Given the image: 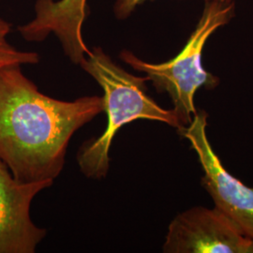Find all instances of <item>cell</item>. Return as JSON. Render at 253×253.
<instances>
[{"label": "cell", "instance_id": "1", "mask_svg": "<svg viewBox=\"0 0 253 253\" xmlns=\"http://www.w3.org/2000/svg\"><path fill=\"white\" fill-rule=\"evenodd\" d=\"M21 67L0 69V161L20 182H54L73 134L104 112L103 98L56 100L39 90Z\"/></svg>", "mask_w": 253, "mask_h": 253}, {"label": "cell", "instance_id": "3", "mask_svg": "<svg viewBox=\"0 0 253 253\" xmlns=\"http://www.w3.org/2000/svg\"><path fill=\"white\" fill-rule=\"evenodd\" d=\"M235 15L233 0H209L198 25L180 53L172 59L161 64L145 62L127 50L120 58L135 71L145 73L159 93H167L173 104V111L181 126H188L197 111L194 96L201 87L213 89L218 79L208 73L202 65L203 50L217 28L228 24Z\"/></svg>", "mask_w": 253, "mask_h": 253}, {"label": "cell", "instance_id": "9", "mask_svg": "<svg viewBox=\"0 0 253 253\" xmlns=\"http://www.w3.org/2000/svg\"><path fill=\"white\" fill-rule=\"evenodd\" d=\"M148 0H117L114 10L118 19H126L135 10L138 6Z\"/></svg>", "mask_w": 253, "mask_h": 253}, {"label": "cell", "instance_id": "10", "mask_svg": "<svg viewBox=\"0 0 253 253\" xmlns=\"http://www.w3.org/2000/svg\"><path fill=\"white\" fill-rule=\"evenodd\" d=\"M206 1H209V0H206Z\"/></svg>", "mask_w": 253, "mask_h": 253}, {"label": "cell", "instance_id": "2", "mask_svg": "<svg viewBox=\"0 0 253 253\" xmlns=\"http://www.w3.org/2000/svg\"><path fill=\"white\" fill-rule=\"evenodd\" d=\"M103 90L104 112L107 116L105 130L82 145L77 163L84 175L102 179L110 169V149L119 129L138 119L163 122L176 129L181 125L173 110L163 109L148 96L147 77L127 73L116 63L100 47H95L80 64Z\"/></svg>", "mask_w": 253, "mask_h": 253}, {"label": "cell", "instance_id": "6", "mask_svg": "<svg viewBox=\"0 0 253 253\" xmlns=\"http://www.w3.org/2000/svg\"><path fill=\"white\" fill-rule=\"evenodd\" d=\"M54 182L23 183L0 161V253H34L47 235L30 217L37 194Z\"/></svg>", "mask_w": 253, "mask_h": 253}, {"label": "cell", "instance_id": "5", "mask_svg": "<svg viewBox=\"0 0 253 253\" xmlns=\"http://www.w3.org/2000/svg\"><path fill=\"white\" fill-rule=\"evenodd\" d=\"M165 253H253V238L217 208L195 207L174 217Z\"/></svg>", "mask_w": 253, "mask_h": 253}, {"label": "cell", "instance_id": "7", "mask_svg": "<svg viewBox=\"0 0 253 253\" xmlns=\"http://www.w3.org/2000/svg\"><path fill=\"white\" fill-rule=\"evenodd\" d=\"M87 2L88 0H37L35 18L19 27V32L28 42H42L50 34H54L70 60L80 65L90 52L82 35L83 25L87 16Z\"/></svg>", "mask_w": 253, "mask_h": 253}, {"label": "cell", "instance_id": "8", "mask_svg": "<svg viewBox=\"0 0 253 253\" xmlns=\"http://www.w3.org/2000/svg\"><path fill=\"white\" fill-rule=\"evenodd\" d=\"M11 27L0 17V69L9 66H23L39 63L40 55L35 52L21 51L9 43L8 36Z\"/></svg>", "mask_w": 253, "mask_h": 253}, {"label": "cell", "instance_id": "4", "mask_svg": "<svg viewBox=\"0 0 253 253\" xmlns=\"http://www.w3.org/2000/svg\"><path fill=\"white\" fill-rule=\"evenodd\" d=\"M208 114L196 113L188 126L178 128L197 154L204 170L202 185L215 203V208L233 219L246 235L253 238V188L247 187L222 165L207 133Z\"/></svg>", "mask_w": 253, "mask_h": 253}]
</instances>
